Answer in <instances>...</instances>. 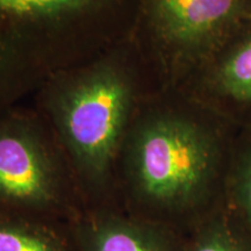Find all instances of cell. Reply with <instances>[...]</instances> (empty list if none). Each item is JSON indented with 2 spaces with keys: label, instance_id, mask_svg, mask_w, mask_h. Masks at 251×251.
<instances>
[{
  "label": "cell",
  "instance_id": "obj_3",
  "mask_svg": "<svg viewBox=\"0 0 251 251\" xmlns=\"http://www.w3.org/2000/svg\"><path fill=\"white\" fill-rule=\"evenodd\" d=\"M130 100L127 85L117 74L100 72L76 86L63 112L64 130L75 155L92 175L111 163Z\"/></svg>",
  "mask_w": 251,
  "mask_h": 251
},
{
  "label": "cell",
  "instance_id": "obj_10",
  "mask_svg": "<svg viewBox=\"0 0 251 251\" xmlns=\"http://www.w3.org/2000/svg\"><path fill=\"white\" fill-rule=\"evenodd\" d=\"M0 251H65L58 237L46 229L0 218Z\"/></svg>",
  "mask_w": 251,
  "mask_h": 251
},
{
  "label": "cell",
  "instance_id": "obj_8",
  "mask_svg": "<svg viewBox=\"0 0 251 251\" xmlns=\"http://www.w3.org/2000/svg\"><path fill=\"white\" fill-rule=\"evenodd\" d=\"M114 0H0V15L15 19H57L102 7Z\"/></svg>",
  "mask_w": 251,
  "mask_h": 251
},
{
  "label": "cell",
  "instance_id": "obj_5",
  "mask_svg": "<svg viewBox=\"0 0 251 251\" xmlns=\"http://www.w3.org/2000/svg\"><path fill=\"white\" fill-rule=\"evenodd\" d=\"M52 192L51 168L40 147L23 134L0 133V201L42 205Z\"/></svg>",
  "mask_w": 251,
  "mask_h": 251
},
{
  "label": "cell",
  "instance_id": "obj_1",
  "mask_svg": "<svg viewBox=\"0 0 251 251\" xmlns=\"http://www.w3.org/2000/svg\"><path fill=\"white\" fill-rule=\"evenodd\" d=\"M185 109L152 113L134 146L141 197L165 212L224 206L226 179L240 128L192 98Z\"/></svg>",
  "mask_w": 251,
  "mask_h": 251
},
{
  "label": "cell",
  "instance_id": "obj_2",
  "mask_svg": "<svg viewBox=\"0 0 251 251\" xmlns=\"http://www.w3.org/2000/svg\"><path fill=\"white\" fill-rule=\"evenodd\" d=\"M142 5L169 64L192 74L251 15V0H142Z\"/></svg>",
  "mask_w": 251,
  "mask_h": 251
},
{
  "label": "cell",
  "instance_id": "obj_7",
  "mask_svg": "<svg viewBox=\"0 0 251 251\" xmlns=\"http://www.w3.org/2000/svg\"><path fill=\"white\" fill-rule=\"evenodd\" d=\"M83 251H170L161 235L144 226L105 220L87 229Z\"/></svg>",
  "mask_w": 251,
  "mask_h": 251
},
{
  "label": "cell",
  "instance_id": "obj_9",
  "mask_svg": "<svg viewBox=\"0 0 251 251\" xmlns=\"http://www.w3.org/2000/svg\"><path fill=\"white\" fill-rule=\"evenodd\" d=\"M187 251H251V242L221 207Z\"/></svg>",
  "mask_w": 251,
  "mask_h": 251
},
{
  "label": "cell",
  "instance_id": "obj_4",
  "mask_svg": "<svg viewBox=\"0 0 251 251\" xmlns=\"http://www.w3.org/2000/svg\"><path fill=\"white\" fill-rule=\"evenodd\" d=\"M192 75L191 98L238 128L251 127V15Z\"/></svg>",
  "mask_w": 251,
  "mask_h": 251
},
{
  "label": "cell",
  "instance_id": "obj_6",
  "mask_svg": "<svg viewBox=\"0 0 251 251\" xmlns=\"http://www.w3.org/2000/svg\"><path fill=\"white\" fill-rule=\"evenodd\" d=\"M224 208L251 242V127L240 128L225 187Z\"/></svg>",
  "mask_w": 251,
  "mask_h": 251
}]
</instances>
